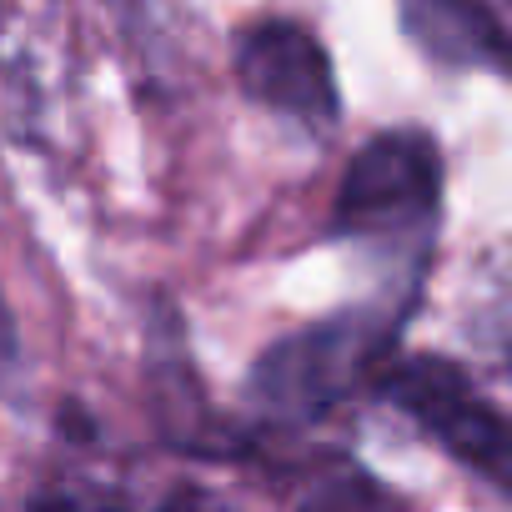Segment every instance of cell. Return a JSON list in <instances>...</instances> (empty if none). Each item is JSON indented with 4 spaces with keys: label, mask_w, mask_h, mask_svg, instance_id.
Returning a JSON list of instances; mask_svg holds the SVG:
<instances>
[{
    "label": "cell",
    "mask_w": 512,
    "mask_h": 512,
    "mask_svg": "<svg viewBox=\"0 0 512 512\" xmlns=\"http://www.w3.org/2000/svg\"><path fill=\"white\" fill-rule=\"evenodd\" d=\"M412 307L417 297L382 287L372 302L342 307L277 337L246 372L251 407L272 422L307 427L357 402L362 392H377L382 372L397 362V342L407 332Z\"/></svg>",
    "instance_id": "cell-1"
},
{
    "label": "cell",
    "mask_w": 512,
    "mask_h": 512,
    "mask_svg": "<svg viewBox=\"0 0 512 512\" xmlns=\"http://www.w3.org/2000/svg\"><path fill=\"white\" fill-rule=\"evenodd\" d=\"M442 146L422 126H387L347 161L327 236L392 267V287L422 292L442 226Z\"/></svg>",
    "instance_id": "cell-2"
},
{
    "label": "cell",
    "mask_w": 512,
    "mask_h": 512,
    "mask_svg": "<svg viewBox=\"0 0 512 512\" xmlns=\"http://www.w3.org/2000/svg\"><path fill=\"white\" fill-rule=\"evenodd\" d=\"M377 397L397 407L442 457L512 502V417L452 357L397 352L377 382Z\"/></svg>",
    "instance_id": "cell-3"
},
{
    "label": "cell",
    "mask_w": 512,
    "mask_h": 512,
    "mask_svg": "<svg viewBox=\"0 0 512 512\" xmlns=\"http://www.w3.org/2000/svg\"><path fill=\"white\" fill-rule=\"evenodd\" d=\"M231 71L246 101L292 121L307 136H332L342 121V91L327 46L287 16H267L236 31Z\"/></svg>",
    "instance_id": "cell-4"
},
{
    "label": "cell",
    "mask_w": 512,
    "mask_h": 512,
    "mask_svg": "<svg viewBox=\"0 0 512 512\" xmlns=\"http://www.w3.org/2000/svg\"><path fill=\"white\" fill-rule=\"evenodd\" d=\"M146 367H151L161 437L176 452H191V457H236L241 452V442L226 432V422L206 402V387L191 367V347H186V332H181L171 302H161L146 322Z\"/></svg>",
    "instance_id": "cell-5"
},
{
    "label": "cell",
    "mask_w": 512,
    "mask_h": 512,
    "mask_svg": "<svg viewBox=\"0 0 512 512\" xmlns=\"http://www.w3.org/2000/svg\"><path fill=\"white\" fill-rule=\"evenodd\" d=\"M407 41L447 71H502L512 66V26L492 0H397Z\"/></svg>",
    "instance_id": "cell-6"
},
{
    "label": "cell",
    "mask_w": 512,
    "mask_h": 512,
    "mask_svg": "<svg viewBox=\"0 0 512 512\" xmlns=\"http://www.w3.org/2000/svg\"><path fill=\"white\" fill-rule=\"evenodd\" d=\"M26 512H246V507H231L226 497L216 492H166V497H131V492H116V487H41Z\"/></svg>",
    "instance_id": "cell-7"
},
{
    "label": "cell",
    "mask_w": 512,
    "mask_h": 512,
    "mask_svg": "<svg viewBox=\"0 0 512 512\" xmlns=\"http://www.w3.org/2000/svg\"><path fill=\"white\" fill-rule=\"evenodd\" d=\"M297 512H407L372 472L362 467H342L337 477H322Z\"/></svg>",
    "instance_id": "cell-8"
},
{
    "label": "cell",
    "mask_w": 512,
    "mask_h": 512,
    "mask_svg": "<svg viewBox=\"0 0 512 512\" xmlns=\"http://www.w3.org/2000/svg\"><path fill=\"white\" fill-rule=\"evenodd\" d=\"M21 327H16V312L6 302V287H0V387H11L21 377Z\"/></svg>",
    "instance_id": "cell-9"
}]
</instances>
